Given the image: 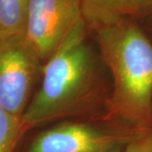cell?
I'll use <instances>...</instances> for the list:
<instances>
[{"instance_id":"cell-1","label":"cell","mask_w":152,"mask_h":152,"mask_svg":"<svg viewBox=\"0 0 152 152\" xmlns=\"http://www.w3.org/2000/svg\"><path fill=\"white\" fill-rule=\"evenodd\" d=\"M97 42L113 80L112 114L135 130L152 126V41L127 20L98 28Z\"/></svg>"},{"instance_id":"cell-2","label":"cell","mask_w":152,"mask_h":152,"mask_svg":"<svg viewBox=\"0 0 152 152\" xmlns=\"http://www.w3.org/2000/svg\"><path fill=\"white\" fill-rule=\"evenodd\" d=\"M85 22L47 60L41 88L20 118L25 132L75 112L92 91L94 63L85 42Z\"/></svg>"},{"instance_id":"cell-3","label":"cell","mask_w":152,"mask_h":152,"mask_svg":"<svg viewBox=\"0 0 152 152\" xmlns=\"http://www.w3.org/2000/svg\"><path fill=\"white\" fill-rule=\"evenodd\" d=\"M140 131L60 124L38 134L23 152H122Z\"/></svg>"},{"instance_id":"cell-4","label":"cell","mask_w":152,"mask_h":152,"mask_svg":"<svg viewBox=\"0 0 152 152\" xmlns=\"http://www.w3.org/2000/svg\"><path fill=\"white\" fill-rule=\"evenodd\" d=\"M84 20L80 0H29L25 38L48 60Z\"/></svg>"},{"instance_id":"cell-5","label":"cell","mask_w":152,"mask_h":152,"mask_svg":"<svg viewBox=\"0 0 152 152\" xmlns=\"http://www.w3.org/2000/svg\"><path fill=\"white\" fill-rule=\"evenodd\" d=\"M37 54L24 36L0 40V107L21 118L40 71Z\"/></svg>"},{"instance_id":"cell-6","label":"cell","mask_w":152,"mask_h":152,"mask_svg":"<svg viewBox=\"0 0 152 152\" xmlns=\"http://www.w3.org/2000/svg\"><path fill=\"white\" fill-rule=\"evenodd\" d=\"M85 21L97 28L126 20L140 10L133 0H80Z\"/></svg>"},{"instance_id":"cell-7","label":"cell","mask_w":152,"mask_h":152,"mask_svg":"<svg viewBox=\"0 0 152 152\" xmlns=\"http://www.w3.org/2000/svg\"><path fill=\"white\" fill-rule=\"evenodd\" d=\"M29 0H0V40L25 36Z\"/></svg>"},{"instance_id":"cell-8","label":"cell","mask_w":152,"mask_h":152,"mask_svg":"<svg viewBox=\"0 0 152 152\" xmlns=\"http://www.w3.org/2000/svg\"><path fill=\"white\" fill-rule=\"evenodd\" d=\"M25 134L20 118L0 107V152H15Z\"/></svg>"},{"instance_id":"cell-9","label":"cell","mask_w":152,"mask_h":152,"mask_svg":"<svg viewBox=\"0 0 152 152\" xmlns=\"http://www.w3.org/2000/svg\"><path fill=\"white\" fill-rule=\"evenodd\" d=\"M122 152H152V126L140 131Z\"/></svg>"},{"instance_id":"cell-10","label":"cell","mask_w":152,"mask_h":152,"mask_svg":"<svg viewBox=\"0 0 152 152\" xmlns=\"http://www.w3.org/2000/svg\"><path fill=\"white\" fill-rule=\"evenodd\" d=\"M139 10L152 9V0H133Z\"/></svg>"}]
</instances>
